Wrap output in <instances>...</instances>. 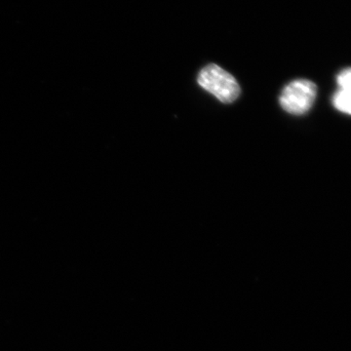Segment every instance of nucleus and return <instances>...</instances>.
Here are the masks:
<instances>
[{
    "instance_id": "f257e3e1",
    "label": "nucleus",
    "mask_w": 351,
    "mask_h": 351,
    "mask_svg": "<svg viewBox=\"0 0 351 351\" xmlns=\"http://www.w3.org/2000/svg\"><path fill=\"white\" fill-rule=\"evenodd\" d=\"M197 82L203 89L213 95L221 103H232L241 93L237 80L218 64H208L201 69Z\"/></svg>"
},
{
    "instance_id": "f03ea898",
    "label": "nucleus",
    "mask_w": 351,
    "mask_h": 351,
    "mask_svg": "<svg viewBox=\"0 0 351 351\" xmlns=\"http://www.w3.org/2000/svg\"><path fill=\"white\" fill-rule=\"evenodd\" d=\"M316 94L317 88L311 80H294L284 88L279 101L286 112L291 114L302 115L313 107Z\"/></svg>"
},
{
    "instance_id": "7ed1b4c3",
    "label": "nucleus",
    "mask_w": 351,
    "mask_h": 351,
    "mask_svg": "<svg viewBox=\"0 0 351 351\" xmlns=\"http://www.w3.org/2000/svg\"><path fill=\"white\" fill-rule=\"evenodd\" d=\"M339 91L332 103L339 112L351 114V69H345L338 76Z\"/></svg>"
}]
</instances>
